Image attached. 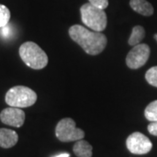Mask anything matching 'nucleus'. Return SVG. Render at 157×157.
<instances>
[{
	"label": "nucleus",
	"instance_id": "nucleus-1",
	"mask_svg": "<svg viewBox=\"0 0 157 157\" xmlns=\"http://www.w3.org/2000/svg\"><path fill=\"white\" fill-rule=\"evenodd\" d=\"M68 33L71 39L89 55L100 54L107 46V37L100 32H91L82 25H74Z\"/></svg>",
	"mask_w": 157,
	"mask_h": 157
},
{
	"label": "nucleus",
	"instance_id": "nucleus-2",
	"mask_svg": "<svg viewBox=\"0 0 157 157\" xmlns=\"http://www.w3.org/2000/svg\"><path fill=\"white\" fill-rule=\"evenodd\" d=\"M19 56L24 63L35 70L45 68L48 64V57L45 51L34 42H25L19 47Z\"/></svg>",
	"mask_w": 157,
	"mask_h": 157
},
{
	"label": "nucleus",
	"instance_id": "nucleus-3",
	"mask_svg": "<svg viewBox=\"0 0 157 157\" xmlns=\"http://www.w3.org/2000/svg\"><path fill=\"white\" fill-rule=\"evenodd\" d=\"M80 14L83 24L91 30L101 33L107 27V14L104 10L87 3L80 7Z\"/></svg>",
	"mask_w": 157,
	"mask_h": 157
},
{
	"label": "nucleus",
	"instance_id": "nucleus-4",
	"mask_svg": "<svg viewBox=\"0 0 157 157\" xmlns=\"http://www.w3.org/2000/svg\"><path fill=\"white\" fill-rule=\"evenodd\" d=\"M37 98V94L33 90L24 86H16L6 93V102L10 107L23 108L33 106Z\"/></svg>",
	"mask_w": 157,
	"mask_h": 157
},
{
	"label": "nucleus",
	"instance_id": "nucleus-5",
	"mask_svg": "<svg viewBox=\"0 0 157 157\" xmlns=\"http://www.w3.org/2000/svg\"><path fill=\"white\" fill-rule=\"evenodd\" d=\"M55 135L62 142H70L83 139L85 133L82 129L76 128L75 121L73 119L64 118L57 124Z\"/></svg>",
	"mask_w": 157,
	"mask_h": 157
},
{
	"label": "nucleus",
	"instance_id": "nucleus-6",
	"mask_svg": "<svg viewBox=\"0 0 157 157\" xmlns=\"http://www.w3.org/2000/svg\"><path fill=\"white\" fill-rule=\"evenodd\" d=\"M149 55V46L146 44H138L129 51L126 58V64L130 69H138L146 64Z\"/></svg>",
	"mask_w": 157,
	"mask_h": 157
},
{
	"label": "nucleus",
	"instance_id": "nucleus-7",
	"mask_svg": "<svg viewBox=\"0 0 157 157\" xmlns=\"http://www.w3.org/2000/svg\"><path fill=\"white\" fill-rule=\"evenodd\" d=\"M126 145L129 152L135 155L147 154L153 147L151 140L140 132H135L129 135L126 140Z\"/></svg>",
	"mask_w": 157,
	"mask_h": 157
},
{
	"label": "nucleus",
	"instance_id": "nucleus-8",
	"mask_svg": "<svg viewBox=\"0 0 157 157\" xmlns=\"http://www.w3.org/2000/svg\"><path fill=\"white\" fill-rule=\"evenodd\" d=\"M0 120L4 124L14 128H20L25 120V113L18 107H10L0 113Z\"/></svg>",
	"mask_w": 157,
	"mask_h": 157
},
{
	"label": "nucleus",
	"instance_id": "nucleus-9",
	"mask_svg": "<svg viewBox=\"0 0 157 157\" xmlns=\"http://www.w3.org/2000/svg\"><path fill=\"white\" fill-rule=\"evenodd\" d=\"M18 140L17 134L11 129L0 128V147L10 148L17 144Z\"/></svg>",
	"mask_w": 157,
	"mask_h": 157
},
{
	"label": "nucleus",
	"instance_id": "nucleus-10",
	"mask_svg": "<svg viewBox=\"0 0 157 157\" xmlns=\"http://www.w3.org/2000/svg\"><path fill=\"white\" fill-rule=\"evenodd\" d=\"M130 7L142 16H151L154 13V7L146 0H130Z\"/></svg>",
	"mask_w": 157,
	"mask_h": 157
},
{
	"label": "nucleus",
	"instance_id": "nucleus-11",
	"mask_svg": "<svg viewBox=\"0 0 157 157\" xmlns=\"http://www.w3.org/2000/svg\"><path fill=\"white\" fill-rule=\"evenodd\" d=\"M73 150L77 157H92L93 155V147L82 139L76 141Z\"/></svg>",
	"mask_w": 157,
	"mask_h": 157
},
{
	"label": "nucleus",
	"instance_id": "nucleus-12",
	"mask_svg": "<svg viewBox=\"0 0 157 157\" xmlns=\"http://www.w3.org/2000/svg\"><path fill=\"white\" fill-rule=\"evenodd\" d=\"M145 37V30L140 25L135 26L128 39V44L130 45H136L140 44L141 40Z\"/></svg>",
	"mask_w": 157,
	"mask_h": 157
},
{
	"label": "nucleus",
	"instance_id": "nucleus-13",
	"mask_svg": "<svg viewBox=\"0 0 157 157\" xmlns=\"http://www.w3.org/2000/svg\"><path fill=\"white\" fill-rule=\"evenodd\" d=\"M145 117L149 121H157V100L149 103L144 111Z\"/></svg>",
	"mask_w": 157,
	"mask_h": 157
},
{
	"label": "nucleus",
	"instance_id": "nucleus-14",
	"mask_svg": "<svg viewBox=\"0 0 157 157\" xmlns=\"http://www.w3.org/2000/svg\"><path fill=\"white\" fill-rule=\"evenodd\" d=\"M11 18L10 10L4 5H0V28L8 25Z\"/></svg>",
	"mask_w": 157,
	"mask_h": 157
},
{
	"label": "nucleus",
	"instance_id": "nucleus-15",
	"mask_svg": "<svg viewBox=\"0 0 157 157\" xmlns=\"http://www.w3.org/2000/svg\"><path fill=\"white\" fill-rule=\"evenodd\" d=\"M145 78L148 84L157 87V67H153L147 71Z\"/></svg>",
	"mask_w": 157,
	"mask_h": 157
},
{
	"label": "nucleus",
	"instance_id": "nucleus-16",
	"mask_svg": "<svg viewBox=\"0 0 157 157\" xmlns=\"http://www.w3.org/2000/svg\"><path fill=\"white\" fill-rule=\"evenodd\" d=\"M92 6L102 10H105L108 6V0H88Z\"/></svg>",
	"mask_w": 157,
	"mask_h": 157
},
{
	"label": "nucleus",
	"instance_id": "nucleus-17",
	"mask_svg": "<svg viewBox=\"0 0 157 157\" xmlns=\"http://www.w3.org/2000/svg\"><path fill=\"white\" fill-rule=\"evenodd\" d=\"M147 131L150 135L157 136V121H151V123L147 126Z\"/></svg>",
	"mask_w": 157,
	"mask_h": 157
},
{
	"label": "nucleus",
	"instance_id": "nucleus-18",
	"mask_svg": "<svg viewBox=\"0 0 157 157\" xmlns=\"http://www.w3.org/2000/svg\"><path fill=\"white\" fill-rule=\"evenodd\" d=\"M11 26H10L9 25H6V26L2 27V29H1V35H2L4 38H8V37L11 35Z\"/></svg>",
	"mask_w": 157,
	"mask_h": 157
},
{
	"label": "nucleus",
	"instance_id": "nucleus-19",
	"mask_svg": "<svg viewBox=\"0 0 157 157\" xmlns=\"http://www.w3.org/2000/svg\"><path fill=\"white\" fill-rule=\"evenodd\" d=\"M53 157H70V155L67 154V153H63V154H60V155H58L56 156Z\"/></svg>",
	"mask_w": 157,
	"mask_h": 157
}]
</instances>
